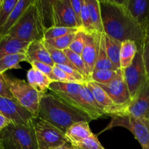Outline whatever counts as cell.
I'll list each match as a JSON object with an SVG mask.
<instances>
[{"label": "cell", "mask_w": 149, "mask_h": 149, "mask_svg": "<svg viewBox=\"0 0 149 149\" xmlns=\"http://www.w3.org/2000/svg\"><path fill=\"white\" fill-rule=\"evenodd\" d=\"M80 29L77 28H67V27H57L53 26L50 29H46L44 32L43 39L42 41L49 40V39H56L64 35L69 34L72 33H76Z\"/></svg>", "instance_id": "4dcf8cb0"}, {"label": "cell", "mask_w": 149, "mask_h": 149, "mask_svg": "<svg viewBox=\"0 0 149 149\" xmlns=\"http://www.w3.org/2000/svg\"><path fill=\"white\" fill-rule=\"evenodd\" d=\"M99 85L108 94L112 102L116 106L122 108L124 111L131 103V95L123 77L121 69L118 72V76L114 79L109 83Z\"/></svg>", "instance_id": "9c48e42d"}, {"label": "cell", "mask_w": 149, "mask_h": 149, "mask_svg": "<svg viewBox=\"0 0 149 149\" xmlns=\"http://www.w3.org/2000/svg\"><path fill=\"white\" fill-rule=\"evenodd\" d=\"M45 46L46 47L47 49H48V52H49L50 55L51 57V59H52L53 62L54 63L55 65H65L77 70L75 67L70 62V60L68 59L67 56L64 53V50H60V49H55V48L51 47H48L45 45Z\"/></svg>", "instance_id": "d6a6232c"}, {"label": "cell", "mask_w": 149, "mask_h": 149, "mask_svg": "<svg viewBox=\"0 0 149 149\" xmlns=\"http://www.w3.org/2000/svg\"><path fill=\"white\" fill-rule=\"evenodd\" d=\"M57 149H74V148H73V147L69 143H67L64 144V146H61L60 148Z\"/></svg>", "instance_id": "ee69618b"}, {"label": "cell", "mask_w": 149, "mask_h": 149, "mask_svg": "<svg viewBox=\"0 0 149 149\" xmlns=\"http://www.w3.org/2000/svg\"><path fill=\"white\" fill-rule=\"evenodd\" d=\"M86 84L104 114L110 116L115 113L124 111L122 108L116 106L112 102L108 94L101 88L99 84L92 81H88L86 82Z\"/></svg>", "instance_id": "9a60e30c"}, {"label": "cell", "mask_w": 149, "mask_h": 149, "mask_svg": "<svg viewBox=\"0 0 149 149\" xmlns=\"http://www.w3.org/2000/svg\"><path fill=\"white\" fill-rule=\"evenodd\" d=\"M144 122H145L146 125H148V128H149V121H144Z\"/></svg>", "instance_id": "f6af8a7d"}, {"label": "cell", "mask_w": 149, "mask_h": 149, "mask_svg": "<svg viewBox=\"0 0 149 149\" xmlns=\"http://www.w3.org/2000/svg\"><path fill=\"white\" fill-rule=\"evenodd\" d=\"M110 116L111 118L110 122L99 134L115 127H121L131 132L142 149H149V128L144 121L124 111Z\"/></svg>", "instance_id": "8992f818"}, {"label": "cell", "mask_w": 149, "mask_h": 149, "mask_svg": "<svg viewBox=\"0 0 149 149\" xmlns=\"http://www.w3.org/2000/svg\"><path fill=\"white\" fill-rule=\"evenodd\" d=\"M122 70L124 79L128 87L131 99L135 96L142 84L147 79L148 76L144 66L141 47L138 48L133 62L127 68Z\"/></svg>", "instance_id": "ba28073f"}, {"label": "cell", "mask_w": 149, "mask_h": 149, "mask_svg": "<svg viewBox=\"0 0 149 149\" xmlns=\"http://www.w3.org/2000/svg\"><path fill=\"white\" fill-rule=\"evenodd\" d=\"M85 83L62 82V81H52L48 90H51L55 95L66 100L70 104L75 107L79 100L80 92L83 84ZM76 108V107H75Z\"/></svg>", "instance_id": "4fadbf2b"}, {"label": "cell", "mask_w": 149, "mask_h": 149, "mask_svg": "<svg viewBox=\"0 0 149 149\" xmlns=\"http://www.w3.org/2000/svg\"><path fill=\"white\" fill-rule=\"evenodd\" d=\"M1 3H2V0H0V6H1Z\"/></svg>", "instance_id": "bcb514c9"}, {"label": "cell", "mask_w": 149, "mask_h": 149, "mask_svg": "<svg viewBox=\"0 0 149 149\" xmlns=\"http://www.w3.org/2000/svg\"><path fill=\"white\" fill-rule=\"evenodd\" d=\"M144 32H145V37L148 38L149 37V17L148 19L147 22H146L145 26Z\"/></svg>", "instance_id": "7bdbcfd3"}, {"label": "cell", "mask_w": 149, "mask_h": 149, "mask_svg": "<svg viewBox=\"0 0 149 149\" xmlns=\"http://www.w3.org/2000/svg\"><path fill=\"white\" fill-rule=\"evenodd\" d=\"M18 1V0H2L0 6V29L6 23Z\"/></svg>", "instance_id": "e575fe53"}, {"label": "cell", "mask_w": 149, "mask_h": 149, "mask_svg": "<svg viewBox=\"0 0 149 149\" xmlns=\"http://www.w3.org/2000/svg\"><path fill=\"white\" fill-rule=\"evenodd\" d=\"M124 112L143 121H149V77L142 84Z\"/></svg>", "instance_id": "7c38bea8"}, {"label": "cell", "mask_w": 149, "mask_h": 149, "mask_svg": "<svg viewBox=\"0 0 149 149\" xmlns=\"http://www.w3.org/2000/svg\"><path fill=\"white\" fill-rule=\"evenodd\" d=\"M33 0H18L15 6L14 9L10 13L8 19L7 20L4 26L0 29V36H5L7 34L10 29L17 23L25 10L28 8Z\"/></svg>", "instance_id": "44dd1931"}, {"label": "cell", "mask_w": 149, "mask_h": 149, "mask_svg": "<svg viewBox=\"0 0 149 149\" xmlns=\"http://www.w3.org/2000/svg\"><path fill=\"white\" fill-rule=\"evenodd\" d=\"M29 43L7 34L0 36V59L8 55L26 54Z\"/></svg>", "instance_id": "ac0fdd59"}, {"label": "cell", "mask_w": 149, "mask_h": 149, "mask_svg": "<svg viewBox=\"0 0 149 149\" xmlns=\"http://www.w3.org/2000/svg\"><path fill=\"white\" fill-rule=\"evenodd\" d=\"M105 47L108 56L112 65L117 69H121L120 65V52H121V42L105 33Z\"/></svg>", "instance_id": "cb8c5ba5"}, {"label": "cell", "mask_w": 149, "mask_h": 149, "mask_svg": "<svg viewBox=\"0 0 149 149\" xmlns=\"http://www.w3.org/2000/svg\"><path fill=\"white\" fill-rule=\"evenodd\" d=\"M0 149H39L34 120L22 125L11 123L0 131Z\"/></svg>", "instance_id": "277c9868"}, {"label": "cell", "mask_w": 149, "mask_h": 149, "mask_svg": "<svg viewBox=\"0 0 149 149\" xmlns=\"http://www.w3.org/2000/svg\"><path fill=\"white\" fill-rule=\"evenodd\" d=\"M53 26L80 29L70 0H52Z\"/></svg>", "instance_id": "8fae6325"}, {"label": "cell", "mask_w": 149, "mask_h": 149, "mask_svg": "<svg viewBox=\"0 0 149 149\" xmlns=\"http://www.w3.org/2000/svg\"><path fill=\"white\" fill-rule=\"evenodd\" d=\"M12 122L10 119H7V117L4 116V115L0 113V131L2 130L5 127H7L9 125H10Z\"/></svg>", "instance_id": "b9f144b4"}, {"label": "cell", "mask_w": 149, "mask_h": 149, "mask_svg": "<svg viewBox=\"0 0 149 149\" xmlns=\"http://www.w3.org/2000/svg\"><path fill=\"white\" fill-rule=\"evenodd\" d=\"M141 49L144 66L148 77H149V37L146 38Z\"/></svg>", "instance_id": "f35d334b"}, {"label": "cell", "mask_w": 149, "mask_h": 149, "mask_svg": "<svg viewBox=\"0 0 149 149\" xmlns=\"http://www.w3.org/2000/svg\"><path fill=\"white\" fill-rule=\"evenodd\" d=\"M81 29L86 33H93V32L96 31L94 30L93 24H92L86 0H83V4H82Z\"/></svg>", "instance_id": "836d02e7"}, {"label": "cell", "mask_w": 149, "mask_h": 149, "mask_svg": "<svg viewBox=\"0 0 149 149\" xmlns=\"http://www.w3.org/2000/svg\"><path fill=\"white\" fill-rule=\"evenodd\" d=\"M74 35H75V33H69V34L64 35V36H60L56 39L42 41V42L47 46L60 49V50H64L66 49H68L70 45H71Z\"/></svg>", "instance_id": "f546056e"}, {"label": "cell", "mask_w": 149, "mask_h": 149, "mask_svg": "<svg viewBox=\"0 0 149 149\" xmlns=\"http://www.w3.org/2000/svg\"><path fill=\"white\" fill-rule=\"evenodd\" d=\"M121 1L131 17L144 30L149 17V0H123Z\"/></svg>", "instance_id": "e0dca14e"}, {"label": "cell", "mask_w": 149, "mask_h": 149, "mask_svg": "<svg viewBox=\"0 0 149 149\" xmlns=\"http://www.w3.org/2000/svg\"><path fill=\"white\" fill-rule=\"evenodd\" d=\"M69 143L74 149H105L98 140L97 136L94 134L86 139Z\"/></svg>", "instance_id": "1f68e13d"}, {"label": "cell", "mask_w": 149, "mask_h": 149, "mask_svg": "<svg viewBox=\"0 0 149 149\" xmlns=\"http://www.w3.org/2000/svg\"><path fill=\"white\" fill-rule=\"evenodd\" d=\"M121 70V69H120ZM118 71L110 69L93 70L91 74L90 81H93L98 84H105L109 83L118 76Z\"/></svg>", "instance_id": "83f0119b"}, {"label": "cell", "mask_w": 149, "mask_h": 149, "mask_svg": "<svg viewBox=\"0 0 149 149\" xmlns=\"http://www.w3.org/2000/svg\"><path fill=\"white\" fill-rule=\"evenodd\" d=\"M70 3H71L73 12L75 15L77 22L81 29V10L83 0H70Z\"/></svg>", "instance_id": "60d3db41"}, {"label": "cell", "mask_w": 149, "mask_h": 149, "mask_svg": "<svg viewBox=\"0 0 149 149\" xmlns=\"http://www.w3.org/2000/svg\"><path fill=\"white\" fill-rule=\"evenodd\" d=\"M34 131L39 149H57L68 143L65 133L41 119L34 121Z\"/></svg>", "instance_id": "52a82bcc"}, {"label": "cell", "mask_w": 149, "mask_h": 149, "mask_svg": "<svg viewBox=\"0 0 149 149\" xmlns=\"http://www.w3.org/2000/svg\"><path fill=\"white\" fill-rule=\"evenodd\" d=\"M110 69L113 70V71H118L112 63L110 61L109 58L108 56L106 51V47H105V33H101L100 42H99V51H98L97 58H96V63H95L94 69ZM120 70V69H119Z\"/></svg>", "instance_id": "484cf974"}, {"label": "cell", "mask_w": 149, "mask_h": 149, "mask_svg": "<svg viewBox=\"0 0 149 149\" xmlns=\"http://www.w3.org/2000/svg\"><path fill=\"white\" fill-rule=\"evenodd\" d=\"M137 45L133 41H124L121 42L120 52V65L121 69L129 66L133 62L137 52Z\"/></svg>", "instance_id": "603a6c76"}, {"label": "cell", "mask_w": 149, "mask_h": 149, "mask_svg": "<svg viewBox=\"0 0 149 149\" xmlns=\"http://www.w3.org/2000/svg\"><path fill=\"white\" fill-rule=\"evenodd\" d=\"M53 71L54 76H55L56 81H62V82H74V83H80V81H77V79L74 78V77H71L65 71H62L61 68H58L57 65H54L53 67ZM83 84V83H82Z\"/></svg>", "instance_id": "74e56055"}, {"label": "cell", "mask_w": 149, "mask_h": 149, "mask_svg": "<svg viewBox=\"0 0 149 149\" xmlns=\"http://www.w3.org/2000/svg\"><path fill=\"white\" fill-rule=\"evenodd\" d=\"M26 78H27L28 84H30L32 87H34L37 91L42 95L46 93L47 90L49 88L50 84L53 81L48 76L33 67H32L27 71Z\"/></svg>", "instance_id": "ffe728a7"}, {"label": "cell", "mask_w": 149, "mask_h": 149, "mask_svg": "<svg viewBox=\"0 0 149 149\" xmlns=\"http://www.w3.org/2000/svg\"><path fill=\"white\" fill-rule=\"evenodd\" d=\"M89 122H77L72 125L65 132L68 143L77 142L86 139L93 135L89 127Z\"/></svg>", "instance_id": "7402d4cb"}, {"label": "cell", "mask_w": 149, "mask_h": 149, "mask_svg": "<svg viewBox=\"0 0 149 149\" xmlns=\"http://www.w3.org/2000/svg\"><path fill=\"white\" fill-rule=\"evenodd\" d=\"M45 28L42 23L38 0H33L7 35L26 42L42 41Z\"/></svg>", "instance_id": "3957f363"}, {"label": "cell", "mask_w": 149, "mask_h": 149, "mask_svg": "<svg viewBox=\"0 0 149 149\" xmlns=\"http://www.w3.org/2000/svg\"><path fill=\"white\" fill-rule=\"evenodd\" d=\"M37 119L48 122L64 133L77 122L89 123L92 121L86 113L51 93H45L41 97Z\"/></svg>", "instance_id": "7a4b0ae2"}, {"label": "cell", "mask_w": 149, "mask_h": 149, "mask_svg": "<svg viewBox=\"0 0 149 149\" xmlns=\"http://www.w3.org/2000/svg\"><path fill=\"white\" fill-rule=\"evenodd\" d=\"M104 33L121 42L133 41L142 47L146 37L143 28L131 17L122 1L99 0Z\"/></svg>", "instance_id": "6da1fadb"}, {"label": "cell", "mask_w": 149, "mask_h": 149, "mask_svg": "<svg viewBox=\"0 0 149 149\" xmlns=\"http://www.w3.org/2000/svg\"><path fill=\"white\" fill-rule=\"evenodd\" d=\"M28 62L26 54H13L3 57L0 59V74H5L10 69H20V63Z\"/></svg>", "instance_id": "d4e9b609"}, {"label": "cell", "mask_w": 149, "mask_h": 149, "mask_svg": "<svg viewBox=\"0 0 149 149\" xmlns=\"http://www.w3.org/2000/svg\"><path fill=\"white\" fill-rule=\"evenodd\" d=\"M85 36H86V32L80 29L75 33L74 39L69 47V49L78 55H81L85 45Z\"/></svg>", "instance_id": "d590c367"}, {"label": "cell", "mask_w": 149, "mask_h": 149, "mask_svg": "<svg viewBox=\"0 0 149 149\" xmlns=\"http://www.w3.org/2000/svg\"><path fill=\"white\" fill-rule=\"evenodd\" d=\"M0 96L4 97H8L10 99H14L8 85L6 82L4 77V74H0Z\"/></svg>", "instance_id": "ab89813d"}, {"label": "cell", "mask_w": 149, "mask_h": 149, "mask_svg": "<svg viewBox=\"0 0 149 149\" xmlns=\"http://www.w3.org/2000/svg\"><path fill=\"white\" fill-rule=\"evenodd\" d=\"M101 33L94 31L93 33H86L85 36V45L81 53V57L87 68L89 75L94 69L95 63L97 58L100 42Z\"/></svg>", "instance_id": "5bb4252c"}, {"label": "cell", "mask_w": 149, "mask_h": 149, "mask_svg": "<svg viewBox=\"0 0 149 149\" xmlns=\"http://www.w3.org/2000/svg\"><path fill=\"white\" fill-rule=\"evenodd\" d=\"M4 77L15 100L27 109L32 113L34 119H37L39 103L42 95L24 80L11 77L6 74H4Z\"/></svg>", "instance_id": "5b68a950"}, {"label": "cell", "mask_w": 149, "mask_h": 149, "mask_svg": "<svg viewBox=\"0 0 149 149\" xmlns=\"http://www.w3.org/2000/svg\"><path fill=\"white\" fill-rule=\"evenodd\" d=\"M78 108L79 110L89 116L91 120L97 119L105 115L98 106L86 83L83 84L80 92V102Z\"/></svg>", "instance_id": "2e32d148"}, {"label": "cell", "mask_w": 149, "mask_h": 149, "mask_svg": "<svg viewBox=\"0 0 149 149\" xmlns=\"http://www.w3.org/2000/svg\"><path fill=\"white\" fill-rule=\"evenodd\" d=\"M0 113L16 125H26L35 120L32 113L15 99L0 96Z\"/></svg>", "instance_id": "30bf717a"}, {"label": "cell", "mask_w": 149, "mask_h": 149, "mask_svg": "<svg viewBox=\"0 0 149 149\" xmlns=\"http://www.w3.org/2000/svg\"><path fill=\"white\" fill-rule=\"evenodd\" d=\"M29 64L32 65V67L36 68L37 70L48 76L53 81H56V79L53 71V66L48 65L46 63H44L38 62V61H33V62L30 63Z\"/></svg>", "instance_id": "8d00e7d4"}, {"label": "cell", "mask_w": 149, "mask_h": 149, "mask_svg": "<svg viewBox=\"0 0 149 149\" xmlns=\"http://www.w3.org/2000/svg\"><path fill=\"white\" fill-rule=\"evenodd\" d=\"M64 52L65 55L67 56L68 59L70 60V62L72 63V64L75 67L76 69L87 80V82L90 81V75H89V72H88L87 68H86V64H85L81 55L72 52L69 48L64 49Z\"/></svg>", "instance_id": "f1b7e54d"}, {"label": "cell", "mask_w": 149, "mask_h": 149, "mask_svg": "<svg viewBox=\"0 0 149 149\" xmlns=\"http://www.w3.org/2000/svg\"><path fill=\"white\" fill-rule=\"evenodd\" d=\"M86 3L94 30L99 33H103L104 29L101 15L99 0H86Z\"/></svg>", "instance_id": "4316f807"}, {"label": "cell", "mask_w": 149, "mask_h": 149, "mask_svg": "<svg viewBox=\"0 0 149 149\" xmlns=\"http://www.w3.org/2000/svg\"><path fill=\"white\" fill-rule=\"evenodd\" d=\"M26 55L27 57L29 63L33 61H38V62L46 63L53 67L55 65L42 41L35 40L30 42L26 50Z\"/></svg>", "instance_id": "d6986e66"}]
</instances>
